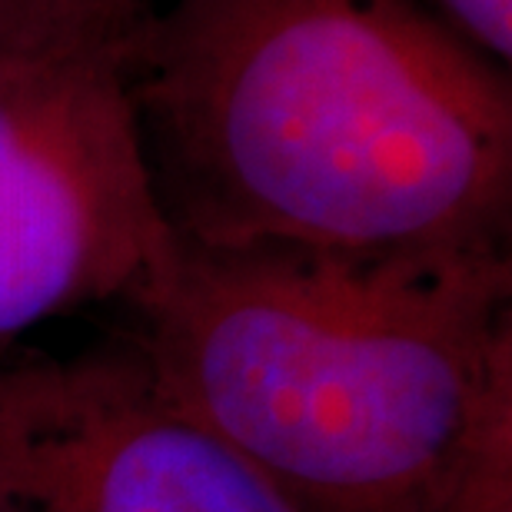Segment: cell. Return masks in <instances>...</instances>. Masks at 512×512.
Segmentation results:
<instances>
[{
	"label": "cell",
	"instance_id": "cell-1",
	"mask_svg": "<svg viewBox=\"0 0 512 512\" xmlns=\"http://www.w3.org/2000/svg\"><path fill=\"white\" fill-rule=\"evenodd\" d=\"M177 240L512 253V84L423 0H177L124 50Z\"/></svg>",
	"mask_w": 512,
	"mask_h": 512
},
{
	"label": "cell",
	"instance_id": "cell-2",
	"mask_svg": "<svg viewBox=\"0 0 512 512\" xmlns=\"http://www.w3.org/2000/svg\"><path fill=\"white\" fill-rule=\"evenodd\" d=\"M127 306L163 389L306 512H439L512 416V253L173 237Z\"/></svg>",
	"mask_w": 512,
	"mask_h": 512
},
{
	"label": "cell",
	"instance_id": "cell-3",
	"mask_svg": "<svg viewBox=\"0 0 512 512\" xmlns=\"http://www.w3.org/2000/svg\"><path fill=\"white\" fill-rule=\"evenodd\" d=\"M124 50L0 64V363L57 316L127 303L170 250Z\"/></svg>",
	"mask_w": 512,
	"mask_h": 512
},
{
	"label": "cell",
	"instance_id": "cell-4",
	"mask_svg": "<svg viewBox=\"0 0 512 512\" xmlns=\"http://www.w3.org/2000/svg\"><path fill=\"white\" fill-rule=\"evenodd\" d=\"M0 512H306L193 419L137 346L0 363Z\"/></svg>",
	"mask_w": 512,
	"mask_h": 512
},
{
	"label": "cell",
	"instance_id": "cell-5",
	"mask_svg": "<svg viewBox=\"0 0 512 512\" xmlns=\"http://www.w3.org/2000/svg\"><path fill=\"white\" fill-rule=\"evenodd\" d=\"M147 0H0V64L124 50Z\"/></svg>",
	"mask_w": 512,
	"mask_h": 512
},
{
	"label": "cell",
	"instance_id": "cell-6",
	"mask_svg": "<svg viewBox=\"0 0 512 512\" xmlns=\"http://www.w3.org/2000/svg\"><path fill=\"white\" fill-rule=\"evenodd\" d=\"M439 512H512V416L489 429Z\"/></svg>",
	"mask_w": 512,
	"mask_h": 512
},
{
	"label": "cell",
	"instance_id": "cell-7",
	"mask_svg": "<svg viewBox=\"0 0 512 512\" xmlns=\"http://www.w3.org/2000/svg\"><path fill=\"white\" fill-rule=\"evenodd\" d=\"M436 14L499 64L512 60V0H433Z\"/></svg>",
	"mask_w": 512,
	"mask_h": 512
}]
</instances>
